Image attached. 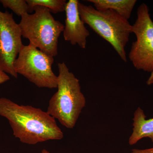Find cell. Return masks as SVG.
<instances>
[{
  "label": "cell",
  "instance_id": "5b68a950",
  "mask_svg": "<svg viewBox=\"0 0 153 153\" xmlns=\"http://www.w3.org/2000/svg\"><path fill=\"white\" fill-rule=\"evenodd\" d=\"M54 62V57L29 44L22 47L13 66L17 74L38 87L54 88L57 87V76L52 71Z\"/></svg>",
  "mask_w": 153,
  "mask_h": 153
},
{
  "label": "cell",
  "instance_id": "6da1fadb",
  "mask_svg": "<svg viewBox=\"0 0 153 153\" xmlns=\"http://www.w3.org/2000/svg\"><path fill=\"white\" fill-rule=\"evenodd\" d=\"M0 115L7 120L13 135L23 143L33 145L63 139V132L55 119L40 108L1 97Z\"/></svg>",
  "mask_w": 153,
  "mask_h": 153
},
{
  "label": "cell",
  "instance_id": "2e32d148",
  "mask_svg": "<svg viewBox=\"0 0 153 153\" xmlns=\"http://www.w3.org/2000/svg\"><path fill=\"white\" fill-rule=\"evenodd\" d=\"M42 153H50L46 149H43L42 151Z\"/></svg>",
  "mask_w": 153,
  "mask_h": 153
},
{
  "label": "cell",
  "instance_id": "7a4b0ae2",
  "mask_svg": "<svg viewBox=\"0 0 153 153\" xmlns=\"http://www.w3.org/2000/svg\"><path fill=\"white\" fill-rule=\"evenodd\" d=\"M57 66V91L49 100L47 111L66 128H73L85 106L86 100L79 79L69 71L66 63H58Z\"/></svg>",
  "mask_w": 153,
  "mask_h": 153
},
{
  "label": "cell",
  "instance_id": "4fadbf2b",
  "mask_svg": "<svg viewBox=\"0 0 153 153\" xmlns=\"http://www.w3.org/2000/svg\"><path fill=\"white\" fill-rule=\"evenodd\" d=\"M10 79V76L8 74L3 71L0 67V84L4 83Z\"/></svg>",
  "mask_w": 153,
  "mask_h": 153
},
{
  "label": "cell",
  "instance_id": "9c48e42d",
  "mask_svg": "<svg viewBox=\"0 0 153 153\" xmlns=\"http://www.w3.org/2000/svg\"><path fill=\"white\" fill-rule=\"evenodd\" d=\"M133 132L128 140L132 146L145 137H148L153 142V118L146 119L143 110L139 107L134 113Z\"/></svg>",
  "mask_w": 153,
  "mask_h": 153
},
{
  "label": "cell",
  "instance_id": "8992f818",
  "mask_svg": "<svg viewBox=\"0 0 153 153\" xmlns=\"http://www.w3.org/2000/svg\"><path fill=\"white\" fill-rule=\"evenodd\" d=\"M136 40L132 43L128 58L137 70L153 71V22L146 4L143 3L137 11V19L132 25Z\"/></svg>",
  "mask_w": 153,
  "mask_h": 153
},
{
  "label": "cell",
  "instance_id": "7c38bea8",
  "mask_svg": "<svg viewBox=\"0 0 153 153\" xmlns=\"http://www.w3.org/2000/svg\"><path fill=\"white\" fill-rule=\"evenodd\" d=\"M0 3L4 7L10 9L19 16L22 17L31 12L29 5L25 0H0Z\"/></svg>",
  "mask_w": 153,
  "mask_h": 153
},
{
  "label": "cell",
  "instance_id": "30bf717a",
  "mask_svg": "<svg viewBox=\"0 0 153 153\" xmlns=\"http://www.w3.org/2000/svg\"><path fill=\"white\" fill-rule=\"evenodd\" d=\"M99 10H111L128 20L130 18L136 0H88Z\"/></svg>",
  "mask_w": 153,
  "mask_h": 153
},
{
  "label": "cell",
  "instance_id": "9a60e30c",
  "mask_svg": "<svg viewBox=\"0 0 153 153\" xmlns=\"http://www.w3.org/2000/svg\"><path fill=\"white\" fill-rule=\"evenodd\" d=\"M146 83L148 85H153V71L151 73L150 76L148 78Z\"/></svg>",
  "mask_w": 153,
  "mask_h": 153
},
{
  "label": "cell",
  "instance_id": "8fae6325",
  "mask_svg": "<svg viewBox=\"0 0 153 153\" xmlns=\"http://www.w3.org/2000/svg\"><path fill=\"white\" fill-rule=\"evenodd\" d=\"M30 7L31 12L36 6H41L49 9L53 13H62L65 11L67 1L66 0H26Z\"/></svg>",
  "mask_w": 153,
  "mask_h": 153
},
{
  "label": "cell",
  "instance_id": "52a82bcc",
  "mask_svg": "<svg viewBox=\"0 0 153 153\" xmlns=\"http://www.w3.org/2000/svg\"><path fill=\"white\" fill-rule=\"evenodd\" d=\"M22 31L13 14L0 10V67L7 74L17 78L14 62L24 45Z\"/></svg>",
  "mask_w": 153,
  "mask_h": 153
},
{
  "label": "cell",
  "instance_id": "5bb4252c",
  "mask_svg": "<svg viewBox=\"0 0 153 153\" xmlns=\"http://www.w3.org/2000/svg\"><path fill=\"white\" fill-rule=\"evenodd\" d=\"M131 153H153V148L146 149H133L132 150Z\"/></svg>",
  "mask_w": 153,
  "mask_h": 153
},
{
  "label": "cell",
  "instance_id": "ba28073f",
  "mask_svg": "<svg viewBox=\"0 0 153 153\" xmlns=\"http://www.w3.org/2000/svg\"><path fill=\"white\" fill-rule=\"evenodd\" d=\"M78 0H69L66 3L65 25L63 31L66 41L72 45H78L82 49L86 48L87 38L90 35L82 22L78 10Z\"/></svg>",
  "mask_w": 153,
  "mask_h": 153
},
{
  "label": "cell",
  "instance_id": "277c9868",
  "mask_svg": "<svg viewBox=\"0 0 153 153\" xmlns=\"http://www.w3.org/2000/svg\"><path fill=\"white\" fill-rule=\"evenodd\" d=\"M33 14L26 13L21 17L19 25L22 37L30 44L52 57L58 54V39L64 25L55 20L49 9L36 6Z\"/></svg>",
  "mask_w": 153,
  "mask_h": 153
},
{
  "label": "cell",
  "instance_id": "3957f363",
  "mask_svg": "<svg viewBox=\"0 0 153 153\" xmlns=\"http://www.w3.org/2000/svg\"><path fill=\"white\" fill-rule=\"evenodd\" d=\"M80 18L97 35L109 43L126 63L125 47L132 33L128 20L111 10H99L91 5L78 4Z\"/></svg>",
  "mask_w": 153,
  "mask_h": 153
}]
</instances>
